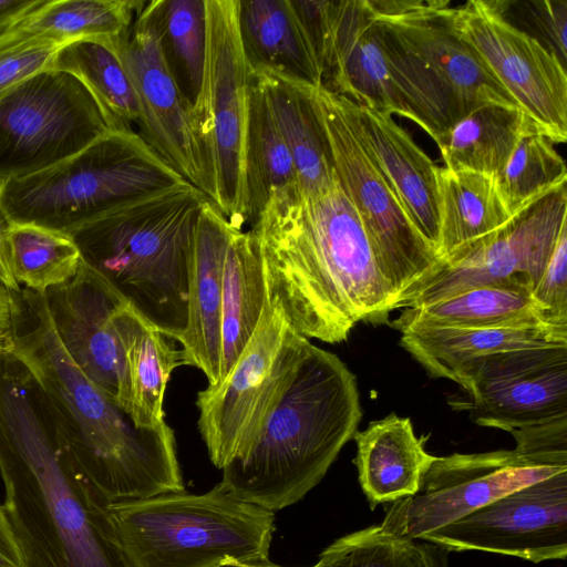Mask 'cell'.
Here are the masks:
<instances>
[{
    "label": "cell",
    "mask_w": 567,
    "mask_h": 567,
    "mask_svg": "<svg viewBox=\"0 0 567 567\" xmlns=\"http://www.w3.org/2000/svg\"><path fill=\"white\" fill-rule=\"evenodd\" d=\"M248 231L268 301L300 336L339 343L358 322L389 323L400 308L338 182L272 197Z\"/></svg>",
    "instance_id": "6da1fadb"
},
{
    "label": "cell",
    "mask_w": 567,
    "mask_h": 567,
    "mask_svg": "<svg viewBox=\"0 0 567 567\" xmlns=\"http://www.w3.org/2000/svg\"><path fill=\"white\" fill-rule=\"evenodd\" d=\"M0 476L25 567H135L109 504L75 473L39 383L0 354Z\"/></svg>",
    "instance_id": "7a4b0ae2"
},
{
    "label": "cell",
    "mask_w": 567,
    "mask_h": 567,
    "mask_svg": "<svg viewBox=\"0 0 567 567\" xmlns=\"http://www.w3.org/2000/svg\"><path fill=\"white\" fill-rule=\"evenodd\" d=\"M10 292L11 353L47 396L79 477L109 505L184 491L172 427L136 426L66 353L44 293Z\"/></svg>",
    "instance_id": "3957f363"
},
{
    "label": "cell",
    "mask_w": 567,
    "mask_h": 567,
    "mask_svg": "<svg viewBox=\"0 0 567 567\" xmlns=\"http://www.w3.org/2000/svg\"><path fill=\"white\" fill-rule=\"evenodd\" d=\"M361 417L355 375L338 355L309 342L275 410L225 465L220 483L271 512L291 506L324 477Z\"/></svg>",
    "instance_id": "277c9868"
},
{
    "label": "cell",
    "mask_w": 567,
    "mask_h": 567,
    "mask_svg": "<svg viewBox=\"0 0 567 567\" xmlns=\"http://www.w3.org/2000/svg\"><path fill=\"white\" fill-rule=\"evenodd\" d=\"M207 200L190 183L154 189L114 205L69 234L82 260L174 341L187 322L193 236Z\"/></svg>",
    "instance_id": "5b68a950"
},
{
    "label": "cell",
    "mask_w": 567,
    "mask_h": 567,
    "mask_svg": "<svg viewBox=\"0 0 567 567\" xmlns=\"http://www.w3.org/2000/svg\"><path fill=\"white\" fill-rule=\"evenodd\" d=\"M109 511L135 567H218L269 560L274 512L243 501L220 482L111 504Z\"/></svg>",
    "instance_id": "8992f818"
},
{
    "label": "cell",
    "mask_w": 567,
    "mask_h": 567,
    "mask_svg": "<svg viewBox=\"0 0 567 567\" xmlns=\"http://www.w3.org/2000/svg\"><path fill=\"white\" fill-rule=\"evenodd\" d=\"M185 183L136 131L111 130L55 165L0 182V208L10 223L70 234L127 198Z\"/></svg>",
    "instance_id": "52a82bcc"
},
{
    "label": "cell",
    "mask_w": 567,
    "mask_h": 567,
    "mask_svg": "<svg viewBox=\"0 0 567 567\" xmlns=\"http://www.w3.org/2000/svg\"><path fill=\"white\" fill-rule=\"evenodd\" d=\"M509 433L514 450L436 456L419 492L394 502L380 526L416 540L513 491L567 471V416Z\"/></svg>",
    "instance_id": "ba28073f"
},
{
    "label": "cell",
    "mask_w": 567,
    "mask_h": 567,
    "mask_svg": "<svg viewBox=\"0 0 567 567\" xmlns=\"http://www.w3.org/2000/svg\"><path fill=\"white\" fill-rule=\"evenodd\" d=\"M322 85L358 105L398 114L434 140L461 118L451 94L382 22L365 0L337 1Z\"/></svg>",
    "instance_id": "9c48e42d"
},
{
    "label": "cell",
    "mask_w": 567,
    "mask_h": 567,
    "mask_svg": "<svg viewBox=\"0 0 567 567\" xmlns=\"http://www.w3.org/2000/svg\"><path fill=\"white\" fill-rule=\"evenodd\" d=\"M238 9L239 0H205L206 56L190 118L209 200L233 227L243 230L248 224L245 157L250 69L241 45Z\"/></svg>",
    "instance_id": "30bf717a"
},
{
    "label": "cell",
    "mask_w": 567,
    "mask_h": 567,
    "mask_svg": "<svg viewBox=\"0 0 567 567\" xmlns=\"http://www.w3.org/2000/svg\"><path fill=\"white\" fill-rule=\"evenodd\" d=\"M303 85L328 143L336 179L359 216L377 264L402 308L440 271L443 261L363 151L337 94L323 85Z\"/></svg>",
    "instance_id": "8fae6325"
},
{
    "label": "cell",
    "mask_w": 567,
    "mask_h": 567,
    "mask_svg": "<svg viewBox=\"0 0 567 567\" xmlns=\"http://www.w3.org/2000/svg\"><path fill=\"white\" fill-rule=\"evenodd\" d=\"M309 339L267 302L236 364L218 386L197 393L198 429L219 470L256 437L287 390Z\"/></svg>",
    "instance_id": "7c38bea8"
},
{
    "label": "cell",
    "mask_w": 567,
    "mask_h": 567,
    "mask_svg": "<svg viewBox=\"0 0 567 567\" xmlns=\"http://www.w3.org/2000/svg\"><path fill=\"white\" fill-rule=\"evenodd\" d=\"M111 130L74 75L41 71L0 94V182L55 165Z\"/></svg>",
    "instance_id": "4fadbf2b"
},
{
    "label": "cell",
    "mask_w": 567,
    "mask_h": 567,
    "mask_svg": "<svg viewBox=\"0 0 567 567\" xmlns=\"http://www.w3.org/2000/svg\"><path fill=\"white\" fill-rule=\"evenodd\" d=\"M511 3L470 0L452 7L453 27L537 133L553 143H565L566 65L537 38L507 20L505 12Z\"/></svg>",
    "instance_id": "5bb4252c"
},
{
    "label": "cell",
    "mask_w": 567,
    "mask_h": 567,
    "mask_svg": "<svg viewBox=\"0 0 567 567\" xmlns=\"http://www.w3.org/2000/svg\"><path fill=\"white\" fill-rule=\"evenodd\" d=\"M567 225L563 184L526 206L491 237L447 261L402 308H417L475 287L509 284L534 292Z\"/></svg>",
    "instance_id": "9a60e30c"
},
{
    "label": "cell",
    "mask_w": 567,
    "mask_h": 567,
    "mask_svg": "<svg viewBox=\"0 0 567 567\" xmlns=\"http://www.w3.org/2000/svg\"><path fill=\"white\" fill-rule=\"evenodd\" d=\"M451 403L481 426L512 431L567 416V346L496 352L466 364Z\"/></svg>",
    "instance_id": "2e32d148"
},
{
    "label": "cell",
    "mask_w": 567,
    "mask_h": 567,
    "mask_svg": "<svg viewBox=\"0 0 567 567\" xmlns=\"http://www.w3.org/2000/svg\"><path fill=\"white\" fill-rule=\"evenodd\" d=\"M447 551H487L532 563L567 556V471L513 491L420 538Z\"/></svg>",
    "instance_id": "e0dca14e"
},
{
    "label": "cell",
    "mask_w": 567,
    "mask_h": 567,
    "mask_svg": "<svg viewBox=\"0 0 567 567\" xmlns=\"http://www.w3.org/2000/svg\"><path fill=\"white\" fill-rule=\"evenodd\" d=\"M115 48L138 101L137 133L208 197L209 183L193 130L190 107L165 63L152 1L140 8Z\"/></svg>",
    "instance_id": "ac0fdd59"
},
{
    "label": "cell",
    "mask_w": 567,
    "mask_h": 567,
    "mask_svg": "<svg viewBox=\"0 0 567 567\" xmlns=\"http://www.w3.org/2000/svg\"><path fill=\"white\" fill-rule=\"evenodd\" d=\"M378 21L435 75L462 118L488 103L518 107L455 31L449 0H365ZM520 110V109H519Z\"/></svg>",
    "instance_id": "d6986e66"
},
{
    "label": "cell",
    "mask_w": 567,
    "mask_h": 567,
    "mask_svg": "<svg viewBox=\"0 0 567 567\" xmlns=\"http://www.w3.org/2000/svg\"><path fill=\"white\" fill-rule=\"evenodd\" d=\"M44 297L66 353L124 411L125 365L116 317L128 305L126 300L83 260L71 280L49 289Z\"/></svg>",
    "instance_id": "ffe728a7"
},
{
    "label": "cell",
    "mask_w": 567,
    "mask_h": 567,
    "mask_svg": "<svg viewBox=\"0 0 567 567\" xmlns=\"http://www.w3.org/2000/svg\"><path fill=\"white\" fill-rule=\"evenodd\" d=\"M336 94L363 151L385 178L413 226L436 250L439 166L391 114Z\"/></svg>",
    "instance_id": "44dd1931"
},
{
    "label": "cell",
    "mask_w": 567,
    "mask_h": 567,
    "mask_svg": "<svg viewBox=\"0 0 567 567\" xmlns=\"http://www.w3.org/2000/svg\"><path fill=\"white\" fill-rule=\"evenodd\" d=\"M234 228L210 200L203 205L190 250L187 322L176 339L183 365L199 369L208 386L218 382L223 271Z\"/></svg>",
    "instance_id": "7402d4cb"
},
{
    "label": "cell",
    "mask_w": 567,
    "mask_h": 567,
    "mask_svg": "<svg viewBox=\"0 0 567 567\" xmlns=\"http://www.w3.org/2000/svg\"><path fill=\"white\" fill-rule=\"evenodd\" d=\"M400 344L433 378L456 380L470 362L507 350L565 347L567 326L487 327L409 326L399 329Z\"/></svg>",
    "instance_id": "603a6c76"
},
{
    "label": "cell",
    "mask_w": 567,
    "mask_h": 567,
    "mask_svg": "<svg viewBox=\"0 0 567 567\" xmlns=\"http://www.w3.org/2000/svg\"><path fill=\"white\" fill-rule=\"evenodd\" d=\"M354 458L359 483L371 508L415 495L436 458L426 452L409 417L391 413L357 431Z\"/></svg>",
    "instance_id": "cb8c5ba5"
},
{
    "label": "cell",
    "mask_w": 567,
    "mask_h": 567,
    "mask_svg": "<svg viewBox=\"0 0 567 567\" xmlns=\"http://www.w3.org/2000/svg\"><path fill=\"white\" fill-rule=\"evenodd\" d=\"M238 23L251 71L322 85L321 70L290 0H239Z\"/></svg>",
    "instance_id": "d4e9b609"
},
{
    "label": "cell",
    "mask_w": 567,
    "mask_h": 567,
    "mask_svg": "<svg viewBox=\"0 0 567 567\" xmlns=\"http://www.w3.org/2000/svg\"><path fill=\"white\" fill-rule=\"evenodd\" d=\"M116 329L124 353V411L138 427L161 426L168 379L183 365L181 350L130 305L118 312Z\"/></svg>",
    "instance_id": "484cf974"
},
{
    "label": "cell",
    "mask_w": 567,
    "mask_h": 567,
    "mask_svg": "<svg viewBox=\"0 0 567 567\" xmlns=\"http://www.w3.org/2000/svg\"><path fill=\"white\" fill-rule=\"evenodd\" d=\"M437 255L447 261L491 237L513 217L494 176L437 167Z\"/></svg>",
    "instance_id": "4316f807"
},
{
    "label": "cell",
    "mask_w": 567,
    "mask_h": 567,
    "mask_svg": "<svg viewBox=\"0 0 567 567\" xmlns=\"http://www.w3.org/2000/svg\"><path fill=\"white\" fill-rule=\"evenodd\" d=\"M251 72L265 90L277 127L292 157L300 195H313L332 186L337 179L329 146L303 82L268 71Z\"/></svg>",
    "instance_id": "83f0119b"
},
{
    "label": "cell",
    "mask_w": 567,
    "mask_h": 567,
    "mask_svg": "<svg viewBox=\"0 0 567 567\" xmlns=\"http://www.w3.org/2000/svg\"><path fill=\"white\" fill-rule=\"evenodd\" d=\"M268 302L262 267L249 231L234 228L226 249L220 310L218 386L251 339Z\"/></svg>",
    "instance_id": "f1b7e54d"
},
{
    "label": "cell",
    "mask_w": 567,
    "mask_h": 567,
    "mask_svg": "<svg viewBox=\"0 0 567 567\" xmlns=\"http://www.w3.org/2000/svg\"><path fill=\"white\" fill-rule=\"evenodd\" d=\"M537 133L517 107L484 104L436 136L444 167L496 177L519 140Z\"/></svg>",
    "instance_id": "f546056e"
},
{
    "label": "cell",
    "mask_w": 567,
    "mask_h": 567,
    "mask_svg": "<svg viewBox=\"0 0 567 567\" xmlns=\"http://www.w3.org/2000/svg\"><path fill=\"white\" fill-rule=\"evenodd\" d=\"M544 323L555 324L533 292L509 284L475 287L422 307L404 308L400 317L389 322L396 330L409 326L487 327Z\"/></svg>",
    "instance_id": "4dcf8cb0"
},
{
    "label": "cell",
    "mask_w": 567,
    "mask_h": 567,
    "mask_svg": "<svg viewBox=\"0 0 567 567\" xmlns=\"http://www.w3.org/2000/svg\"><path fill=\"white\" fill-rule=\"evenodd\" d=\"M145 1L41 0L0 34L63 41L94 39L115 42L132 25Z\"/></svg>",
    "instance_id": "1f68e13d"
},
{
    "label": "cell",
    "mask_w": 567,
    "mask_h": 567,
    "mask_svg": "<svg viewBox=\"0 0 567 567\" xmlns=\"http://www.w3.org/2000/svg\"><path fill=\"white\" fill-rule=\"evenodd\" d=\"M245 161L248 224L252 225L272 197L299 192V188L292 157L265 90L251 71Z\"/></svg>",
    "instance_id": "d6a6232c"
},
{
    "label": "cell",
    "mask_w": 567,
    "mask_h": 567,
    "mask_svg": "<svg viewBox=\"0 0 567 567\" xmlns=\"http://www.w3.org/2000/svg\"><path fill=\"white\" fill-rule=\"evenodd\" d=\"M115 42L73 41L59 52L51 69L74 75L92 94L113 128L133 130V124L140 121L138 101Z\"/></svg>",
    "instance_id": "836d02e7"
},
{
    "label": "cell",
    "mask_w": 567,
    "mask_h": 567,
    "mask_svg": "<svg viewBox=\"0 0 567 567\" xmlns=\"http://www.w3.org/2000/svg\"><path fill=\"white\" fill-rule=\"evenodd\" d=\"M4 240L13 278L35 292L68 282L82 261L71 235L43 226L8 221Z\"/></svg>",
    "instance_id": "e575fe53"
},
{
    "label": "cell",
    "mask_w": 567,
    "mask_h": 567,
    "mask_svg": "<svg viewBox=\"0 0 567 567\" xmlns=\"http://www.w3.org/2000/svg\"><path fill=\"white\" fill-rule=\"evenodd\" d=\"M165 63L192 109L206 56L205 0H152Z\"/></svg>",
    "instance_id": "d590c367"
},
{
    "label": "cell",
    "mask_w": 567,
    "mask_h": 567,
    "mask_svg": "<svg viewBox=\"0 0 567 567\" xmlns=\"http://www.w3.org/2000/svg\"><path fill=\"white\" fill-rule=\"evenodd\" d=\"M495 181L506 209L514 216L547 192L566 184L567 168L549 138L528 133L519 140Z\"/></svg>",
    "instance_id": "8d00e7d4"
},
{
    "label": "cell",
    "mask_w": 567,
    "mask_h": 567,
    "mask_svg": "<svg viewBox=\"0 0 567 567\" xmlns=\"http://www.w3.org/2000/svg\"><path fill=\"white\" fill-rule=\"evenodd\" d=\"M311 567H424L419 544L380 525L336 539Z\"/></svg>",
    "instance_id": "74e56055"
},
{
    "label": "cell",
    "mask_w": 567,
    "mask_h": 567,
    "mask_svg": "<svg viewBox=\"0 0 567 567\" xmlns=\"http://www.w3.org/2000/svg\"><path fill=\"white\" fill-rule=\"evenodd\" d=\"M73 41L0 34V94L28 78L51 69L59 52Z\"/></svg>",
    "instance_id": "f35d334b"
},
{
    "label": "cell",
    "mask_w": 567,
    "mask_h": 567,
    "mask_svg": "<svg viewBox=\"0 0 567 567\" xmlns=\"http://www.w3.org/2000/svg\"><path fill=\"white\" fill-rule=\"evenodd\" d=\"M533 296L553 323L567 326V225L558 236Z\"/></svg>",
    "instance_id": "ab89813d"
},
{
    "label": "cell",
    "mask_w": 567,
    "mask_h": 567,
    "mask_svg": "<svg viewBox=\"0 0 567 567\" xmlns=\"http://www.w3.org/2000/svg\"><path fill=\"white\" fill-rule=\"evenodd\" d=\"M290 3L303 28L323 76L332 47L337 1L290 0Z\"/></svg>",
    "instance_id": "60d3db41"
},
{
    "label": "cell",
    "mask_w": 567,
    "mask_h": 567,
    "mask_svg": "<svg viewBox=\"0 0 567 567\" xmlns=\"http://www.w3.org/2000/svg\"><path fill=\"white\" fill-rule=\"evenodd\" d=\"M525 4L533 24L546 43L545 45L566 65L567 1H527Z\"/></svg>",
    "instance_id": "b9f144b4"
},
{
    "label": "cell",
    "mask_w": 567,
    "mask_h": 567,
    "mask_svg": "<svg viewBox=\"0 0 567 567\" xmlns=\"http://www.w3.org/2000/svg\"><path fill=\"white\" fill-rule=\"evenodd\" d=\"M0 567H25L22 550L3 504H0Z\"/></svg>",
    "instance_id": "7bdbcfd3"
},
{
    "label": "cell",
    "mask_w": 567,
    "mask_h": 567,
    "mask_svg": "<svg viewBox=\"0 0 567 567\" xmlns=\"http://www.w3.org/2000/svg\"><path fill=\"white\" fill-rule=\"evenodd\" d=\"M40 2L41 0H0V32Z\"/></svg>",
    "instance_id": "ee69618b"
},
{
    "label": "cell",
    "mask_w": 567,
    "mask_h": 567,
    "mask_svg": "<svg viewBox=\"0 0 567 567\" xmlns=\"http://www.w3.org/2000/svg\"><path fill=\"white\" fill-rule=\"evenodd\" d=\"M8 220L0 208V285L10 291H19L20 285L13 278L7 257L4 231Z\"/></svg>",
    "instance_id": "f6af8a7d"
},
{
    "label": "cell",
    "mask_w": 567,
    "mask_h": 567,
    "mask_svg": "<svg viewBox=\"0 0 567 567\" xmlns=\"http://www.w3.org/2000/svg\"><path fill=\"white\" fill-rule=\"evenodd\" d=\"M424 567H449V551L431 543H419Z\"/></svg>",
    "instance_id": "bcb514c9"
},
{
    "label": "cell",
    "mask_w": 567,
    "mask_h": 567,
    "mask_svg": "<svg viewBox=\"0 0 567 567\" xmlns=\"http://www.w3.org/2000/svg\"><path fill=\"white\" fill-rule=\"evenodd\" d=\"M12 321V297L10 290L0 285V331H9Z\"/></svg>",
    "instance_id": "7dc6e473"
},
{
    "label": "cell",
    "mask_w": 567,
    "mask_h": 567,
    "mask_svg": "<svg viewBox=\"0 0 567 567\" xmlns=\"http://www.w3.org/2000/svg\"><path fill=\"white\" fill-rule=\"evenodd\" d=\"M218 567H285V566L276 565V564L271 563L270 560H264V561H246V563H238V561L226 563Z\"/></svg>",
    "instance_id": "c3c4849f"
},
{
    "label": "cell",
    "mask_w": 567,
    "mask_h": 567,
    "mask_svg": "<svg viewBox=\"0 0 567 567\" xmlns=\"http://www.w3.org/2000/svg\"><path fill=\"white\" fill-rule=\"evenodd\" d=\"M12 351V340L10 330L9 331H0V354L11 353Z\"/></svg>",
    "instance_id": "681fc988"
}]
</instances>
